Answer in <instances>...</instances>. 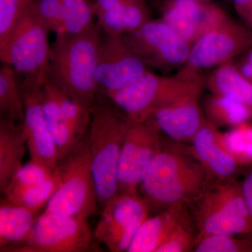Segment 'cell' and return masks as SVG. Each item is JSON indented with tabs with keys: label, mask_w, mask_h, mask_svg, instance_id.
<instances>
[{
	"label": "cell",
	"mask_w": 252,
	"mask_h": 252,
	"mask_svg": "<svg viewBox=\"0 0 252 252\" xmlns=\"http://www.w3.org/2000/svg\"><path fill=\"white\" fill-rule=\"evenodd\" d=\"M212 180L190 148L165 145L154 157L139 188L151 215L188 204Z\"/></svg>",
	"instance_id": "cell-1"
},
{
	"label": "cell",
	"mask_w": 252,
	"mask_h": 252,
	"mask_svg": "<svg viewBox=\"0 0 252 252\" xmlns=\"http://www.w3.org/2000/svg\"><path fill=\"white\" fill-rule=\"evenodd\" d=\"M92 28L76 35H56L51 46L48 81L91 110L98 99L96 69L102 36Z\"/></svg>",
	"instance_id": "cell-2"
},
{
	"label": "cell",
	"mask_w": 252,
	"mask_h": 252,
	"mask_svg": "<svg viewBox=\"0 0 252 252\" xmlns=\"http://www.w3.org/2000/svg\"><path fill=\"white\" fill-rule=\"evenodd\" d=\"M129 124L125 114L108 99H97L91 109L87 137L99 206L102 208L119 193V160Z\"/></svg>",
	"instance_id": "cell-3"
},
{
	"label": "cell",
	"mask_w": 252,
	"mask_h": 252,
	"mask_svg": "<svg viewBox=\"0 0 252 252\" xmlns=\"http://www.w3.org/2000/svg\"><path fill=\"white\" fill-rule=\"evenodd\" d=\"M188 207L197 239L217 234L252 237V220L242 183L235 178L212 179Z\"/></svg>",
	"instance_id": "cell-4"
},
{
	"label": "cell",
	"mask_w": 252,
	"mask_h": 252,
	"mask_svg": "<svg viewBox=\"0 0 252 252\" xmlns=\"http://www.w3.org/2000/svg\"><path fill=\"white\" fill-rule=\"evenodd\" d=\"M201 77L158 75L150 70L121 90L104 95L130 122L150 119L154 113L186 99L199 97Z\"/></svg>",
	"instance_id": "cell-5"
},
{
	"label": "cell",
	"mask_w": 252,
	"mask_h": 252,
	"mask_svg": "<svg viewBox=\"0 0 252 252\" xmlns=\"http://www.w3.org/2000/svg\"><path fill=\"white\" fill-rule=\"evenodd\" d=\"M60 183L44 212L89 219L98 208L87 134L55 168Z\"/></svg>",
	"instance_id": "cell-6"
},
{
	"label": "cell",
	"mask_w": 252,
	"mask_h": 252,
	"mask_svg": "<svg viewBox=\"0 0 252 252\" xmlns=\"http://www.w3.org/2000/svg\"><path fill=\"white\" fill-rule=\"evenodd\" d=\"M49 32L31 6L0 45L1 62L12 67L23 80L44 86L49 79Z\"/></svg>",
	"instance_id": "cell-7"
},
{
	"label": "cell",
	"mask_w": 252,
	"mask_h": 252,
	"mask_svg": "<svg viewBox=\"0 0 252 252\" xmlns=\"http://www.w3.org/2000/svg\"><path fill=\"white\" fill-rule=\"evenodd\" d=\"M252 48V31L229 16L202 34L190 46L178 75L199 77L202 69L219 67Z\"/></svg>",
	"instance_id": "cell-8"
},
{
	"label": "cell",
	"mask_w": 252,
	"mask_h": 252,
	"mask_svg": "<svg viewBox=\"0 0 252 252\" xmlns=\"http://www.w3.org/2000/svg\"><path fill=\"white\" fill-rule=\"evenodd\" d=\"M94 239L89 219L44 212L29 236L4 252H86Z\"/></svg>",
	"instance_id": "cell-9"
},
{
	"label": "cell",
	"mask_w": 252,
	"mask_h": 252,
	"mask_svg": "<svg viewBox=\"0 0 252 252\" xmlns=\"http://www.w3.org/2000/svg\"><path fill=\"white\" fill-rule=\"evenodd\" d=\"M150 216L148 205L140 193H119L102 207L94 238L110 252H127Z\"/></svg>",
	"instance_id": "cell-10"
},
{
	"label": "cell",
	"mask_w": 252,
	"mask_h": 252,
	"mask_svg": "<svg viewBox=\"0 0 252 252\" xmlns=\"http://www.w3.org/2000/svg\"><path fill=\"white\" fill-rule=\"evenodd\" d=\"M122 36L147 67L161 72L183 66L190 53V44L161 19L149 20L138 29Z\"/></svg>",
	"instance_id": "cell-11"
},
{
	"label": "cell",
	"mask_w": 252,
	"mask_h": 252,
	"mask_svg": "<svg viewBox=\"0 0 252 252\" xmlns=\"http://www.w3.org/2000/svg\"><path fill=\"white\" fill-rule=\"evenodd\" d=\"M161 135L152 119L130 122L119 160V193H139L149 165L163 145Z\"/></svg>",
	"instance_id": "cell-12"
},
{
	"label": "cell",
	"mask_w": 252,
	"mask_h": 252,
	"mask_svg": "<svg viewBox=\"0 0 252 252\" xmlns=\"http://www.w3.org/2000/svg\"><path fill=\"white\" fill-rule=\"evenodd\" d=\"M149 70L122 35L102 36L96 69L99 94L106 95L121 90Z\"/></svg>",
	"instance_id": "cell-13"
},
{
	"label": "cell",
	"mask_w": 252,
	"mask_h": 252,
	"mask_svg": "<svg viewBox=\"0 0 252 252\" xmlns=\"http://www.w3.org/2000/svg\"><path fill=\"white\" fill-rule=\"evenodd\" d=\"M20 86L25 106L23 126L31 159L54 170L59 163L60 157L41 105V93L44 86L29 81H21Z\"/></svg>",
	"instance_id": "cell-14"
},
{
	"label": "cell",
	"mask_w": 252,
	"mask_h": 252,
	"mask_svg": "<svg viewBox=\"0 0 252 252\" xmlns=\"http://www.w3.org/2000/svg\"><path fill=\"white\" fill-rule=\"evenodd\" d=\"M228 15L210 1L168 0L160 19L190 46Z\"/></svg>",
	"instance_id": "cell-15"
},
{
	"label": "cell",
	"mask_w": 252,
	"mask_h": 252,
	"mask_svg": "<svg viewBox=\"0 0 252 252\" xmlns=\"http://www.w3.org/2000/svg\"><path fill=\"white\" fill-rule=\"evenodd\" d=\"M217 126L206 119L191 141V152L215 180L234 178L241 166L220 142Z\"/></svg>",
	"instance_id": "cell-16"
},
{
	"label": "cell",
	"mask_w": 252,
	"mask_h": 252,
	"mask_svg": "<svg viewBox=\"0 0 252 252\" xmlns=\"http://www.w3.org/2000/svg\"><path fill=\"white\" fill-rule=\"evenodd\" d=\"M97 26L104 34L124 35L150 20L147 0H94Z\"/></svg>",
	"instance_id": "cell-17"
},
{
	"label": "cell",
	"mask_w": 252,
	"mask_h": 252,
	"mask_svg": "<svg viewBox=\"0 0 252 252\" xmlns=\"http://www.w3.org/2000/svg\"><path fill=\"white\" fill-rule=\"evenodd\" d=\"M153 119L160 132L177 142H191L206 119L198 97L186 99L154 112Z\"/></svg>",
	"instance_id": "cell-18"
},
{
	"label": "cell",
	"mask_w": 252,
	"mask_h": 252,
	"mask_svg": "<svg viewBox=\"0 0 252 252\" xmlns=\"http://www.w3.org/2000/svg\"><path fill=\"white\" fill-rule=\"evenodd\" d=\"M189 213L188 204L172 205L151 215L136 233L127 252H156Z\"/></svg>",
	"instance_id": "cell-19"
},
{
	"label": "cell",
	"mask_w": 252,
	"mask_h": 252,
	"mask_svg": "<svg viewBox=\"0 0 252 252\" xmlns=\"http://www.w3.org/2000/svg\"><path fill=\"white\" fill-rule=\"evenodd\" d=\"M28 148L23 123L0 118V191L4 195L10 181L22 167Z\"/></svg>",
	"instance_id": "cell-20"
},
{
	"label": "cell",
	"mask_w": 252,
	"mask_h": 252,
	"mask_svg": "<svg viewBox=\"0 0 252 252\" xmlns=\"http://www.w3.org/2000/svg\"><path fill=\"white\" fill-rule=\"evenodd\" d=\"M37 216L26 207L1 198L0 203V252L22 243L29 236Z\"/></svg>",
	"instance_id": "cell-21"
},
{
	"label": "cell",
	"mask_w": 252,
	"mask_h": 252,
	"mask_svg": "<svg viewBox=\"0 0 252 252\" xmlns=\"http://www.w3.org/2000/svg\"><path fill=\"white\" fill-rule=\"evenodd\" d=\"M41 102L46 123L59 149L61 161L72 152L81 140L63 116L47 82L41 89Z\"/></svg>",
	"instance_id": "cell-22"
},
{
	"label": "cell",
	"mask_w": 252,
	"mask_h": 252,
	"mask_svg": "<svg viewBox=\"0 0 252 252\" xmlns=\"http://www.w3.org/2000/svg\"><path fill=\"white\" fill-rule=\"evenodd\" d=\"M213 94L225 96L252 107V82L231 63L217 67L207 80Z\"/></svg>",
	"instance_id": "cell-23"
},
{
	"label": "cell",
	"mask_w": 252,
	"mask_h": 252,
	"mask_svg": "<svg viewBox=\"0 0 252 252\" xmlns=\"http://www.w3.org/2000/svg\"><path fill=\"white\" fill-rule=\"evenodd\" d=\"M24 100L18 77L14 69L2 63L0 68V118L23 123Z\"/></svg>",
	"instance_id": "cell-24"
},
{
	"label": "cell",
	"mask_w": 252,
	"mask_h": 252,
	"mask_svg": "<svg viewBox=\"0 0 252 252\" xmlns=\"http://www.w3.org/2000/svg\"><path fill=\"white\" fill-rule=\"evenodd\" d=\"M208 120L215 126H237L252 117V107L225 96L213 94L207 99Z\"/></svg>",
	"instance_id": "cell-25"
},
{
	"label": "cell",
	"mask_w": 252,
	"mask_h": 252,
	"mask_svg": "<svg viewBox=\"0 0 252 252\" xmlns=\"http://www.w3.org/2000/svg\"><path fill=\"white\" fill-rule=\"evenodd\" d=\"M63 35H76L92 28L95 16L92 0H62ZM59 35V34H57Z\"/></svg>",
	"instance_id": "cell-26"
},
{
	"label": "cell",
	"mask_w": 252,
	"mask_h": 252,
	"mask_svg": "<svg viewBox=\"0 0 252 252\" xmlns=\"http://www.w3.org/2000/svg\"><path fill=\"white\" fill-rule=\"evenodd\" d=\"M59 183V176L54 169L52 175L47 180L16 193L4 195V198L37 214L49 201L57 190Z\"/></svg>",
	"instance_id": "cell-27"
},
{
	"label": "cell",
	"mask_w": 252,
	"mask_h": 252,
	"mask_svg": "<svg viewBox=\"0 0 252 252\" xmlns=\"http://www.w3.org/2000/svg\"><path fill=\"white\" fill-rule=\"evenodd\" d=\"M220 142L227 151L238 160L240 165L252 162V126L246 122L220 133Z\"/></svg>",
	"instance_id": "cell-28"
},
{
	"label": "cell",
	"mask_w": 252,
	"mask_h": 252,
	"mask_svg": "<svg viewBox=\"0 0 252 252\" xmlns=\"http://www.w3.org/2000/svg\"><path fill=\"white\" fill-rule=\"evenodd\" d=\"M239 235H210L197 239L195 252H252V239Z\"/></svg>",
	"instance_id": "cell-29"
},
{
	"label": "cell",
	"mask_w": 252,
	"mask_h": 252,
	"mask_svg": "<svg viewBox=\"0 0 252 252\" xmlns=\"http://www.w3.org/2000/svg\"><path fill=\"white\" fill-rule=\"evenodd\" d=\"M197 230L190 212L172 230L156 252H189L193 251Z\"/></svg>",
	"instance_id": "cell-30"
},
{
	"label": "cell",
	"mask_w": 252,
	"mask_h": 252,
	"mask_svg": "<svg viewBox=\"0 0 252 252\" xmlns=\"http://www.w3.org/2000/svg\"><path fill=\"white\" fill-rule=\"evenodd\" d=\"M54 170L40 162L31 160L16 172L10 181L4 195L16 193L23 189L29 188L44 182L52 175Z\"/></svg>",
	"instance_id": "cell-31"
},
{
	"label": "cell",
	"mask_w": 252,
	"mask_h": 252,
	"mask_svg": "<svg viewBox=\"0 0 252 252\" xmlns=\"http://www.w3.org/2000/svg\"><path fill=\"white\" fill-rule=\"evenodd\" d=\"M34 0H0V45L26 13Z\"/></svg>",
	"instance_id": "cell-32"
},
{
	"label": "cell",
	"mask_w": 252,
	"mask_h": 252,
	"mask_svg": "<svg viewBox=\"0 0 252 252\" xmlns=\"http://www.w3.org/2000/svg\"><path fill=\"white\" fill-rule=\"evenodd\" d=\"M32 7L50 32H54L56 35L62 33V0H34Z\"/></svg>",
	"instance_id": "cell-33"
},
{
	"label": "cell",
	"mask_w": 252,
	"mask_h": 252,
	"mask_svg": "<svg viewBox=\"0 0 252 252\" xmlns=\"http://www.w3.org/2000/svg\"><path fill=\"white\" fill-rule=\"evenodd\" d=\"M237 14L252 29V0H230Z\"/></svg>",
	"instance_id": "cell-34"
},
{
	"label": "cell",
	"mask_w": 252,
	"mask_h": 252,
	"mask_svg": "<svg viewBox=\"0 0 252 252\" xmlns=\"http://www.w3.org/2000/svg\"><path fill=\"white\" fill-rule=\"evenodd\" d=\"M244 198L252 220V172H250L242 182Z\"/></svg>",
	"instance_id": "cell-35"
},
{
	"label": "cell",
	"mask_w": 252,
	"mask_h": 252,
	"mask_svg": "<svg viewBox=\"0 0 252 252\" xmlns=\"http://www.w3.org/2000/svg\"><path fill=\"white\" fill-rule=\"evenodd\" d=\"M246 61H248V62L250 63L252 65V49L251 50V51H250V54H248Z\"/></svg>",
	"instance_id": "cell-36"
},
{
	"label": "cell",
	"mask_w": 252,
	"mask_h": 252,
	"mask_svg": "<svg viewBox=\"0 0 252 252\" xmlns=\"http://www.w3.org/2000/svg\"><path fill=\"white\" fill-rule=\"evenodd\" d=\"M223 1H230V0H223Z\"/></svg>",
	"instance_id": "cell-37"
},
{
	"label": "cell",
	"mask_w": 252,
	"mask_h": 252,
	"mask_svg": "<svg viewBox=\"0 0 252 252\" xmlns=\"http://www.w3.org/2000/svg\"></svg>",
	"instance_id": "cell-38"
}]
</instances>
